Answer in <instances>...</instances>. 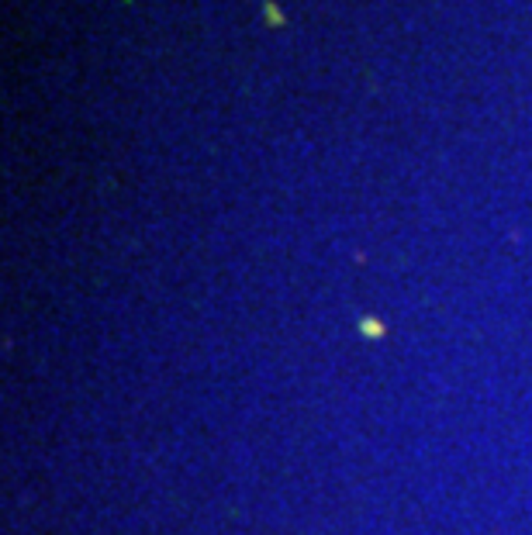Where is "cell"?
Masks as SVG:
<instances>
[{"mask_svg": "<svg viewBox=\"0 0 532 535\" xmlns=\"http://www.w3.org/2000/svg\"><path fill=\"white\" fill-rule=\"evenodd\" d=\"M360 328H363L367 335H374V338H380V335H384V325H380V321H370V318H363V321H360Z\"/></svg>", "mask_w": 532, "mask_h": 535, "instance_id": "1", "label": "cell"}]
</instances>
